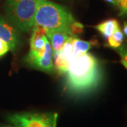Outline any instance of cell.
Listing matches in <instances>:
<instances>
[{"label": "cell", "mask_w": 127, "mask_h": 127, "mask_svg": "<svg viewBox=\"0 0 127 127\" xmlns=\"http://www.w3.org/2000/svg\"><path fill=\"white\" fill-rule=\"evenodd\" d=\"M94 28L104 38L107 39L117 28H120V26L118 21L112 18L98 23L96 26H94Z\"/></svg>", "instance_id": "9"}, {"label": "cell", "mask_w": 127, "mask_h": 127, "mask_svg": "<svg viewBox=\"0 0 127 127\" xmlns=\"http://www.w3.org/2000/svg\"><path fill=\"white\" fill-rule=\"evenodd\" d=\"M41 0H6V18L19 31L29 32L34 26V18Z\"/></svg>", "instance_id": "3"}, {"label": "cell", "mask_w": 127, "mask_h": 127, "mask_svg": "<svg viewBox=\"0 0 127 127\" xmlns=\"http://www.w3.org/2000/svg\"><path fill=\"white\" fill-rule=\"evenodd\" d=\"M18 31L7 18L0 16V40L4 41L12 52H16L20 44Z\"/></svg>", "instance_id": "5"}, {"label": "cell", "mask_w": 127, "mask_h": 127, "mask_svg": "<svg viewBox=\"0 0 127 127\" xmlns=\"http://www.w3.org/2000/svg\"><path fill=\"white\" fill-rule=\"evenodd\" d=\"M9 51V46L5 43L4 41L0 40V57L4 55Z\"/></svg>", "instance_id": "13"}, {"label": "cell", "mask_w": 127, "mask_h": 127, "mask_svg": "<svg viewBox=\"0 0 127 127\" xmlns=\"http://www.w3.org/2000/svg\"><path fill=\"white\" fill-rule=\"evenodd\" d=\"M123 33L127 37V21H125L123 25Z\"/></svg>", "instance_id": "14"}, {"label": "cell", "mask_w": 127, "mask_h": 127, "mask_svg": "<svg viewBox=\"0 0 127 127\" xmlns=\"http://www.w3.org/2000/svg\"><path fill=\"white\" fill-rule=\"evenodd\" d=\"M124 35L121 28H117L113 33L107 38V45L113 49H117L124 42Z\"/></svg>", "instance_id": "11"}, {"label": "cell", "mask_w": 127, "mask_h": 127, "mask_svg": "<svg viewBox=\"0 0 127 127\" xmlns=\"http://www.w3.org/2000/svg\"><path fill=\"white\" fill-rule=\"evenodd\" d=\"M14 127L13 125H11V124H9V125H4V126H1V127Z\"/></svg>", "instance_id": "16"}, {"label": "cell", "mask_w": 127, "mask_h": 127, "mask_svg": "<svg viewBox=\"0 0 127 127\" xmlns=\"http://www.w3.org/2000/svg\"><path fill=\"white\" fill-rule=\"evenodd\" d=\"M34 26L64 31L71 37L80 34L83 30V25L74 19L67 9L48 0L40 1L34 18Z\"/></svg>", "instance_id": "2"}, {"label": "cell", "mask_w": 127, "mask_h": 127, "mask_svg": "<svg viewBox=\"0 0 127 127\" xmlns=\"http://www.w3.org/2000/svg\"><path fill=\"white\" fill-rule=\"evenodd\" d=\"M52 49L48 39L45 45V52L43 55L37 57L28 58L26 57V62L30 66L46 72L52 71L55 68V64L52 59Z\"/></svg>", "instance_id": "6"}, {"label": "cell", "mask_w": 127, "mask_h": 127, "mask_svg": "<svg viewBox=\"0 0 127 127\" xmlns=\"http://www.w3.org/2000/svg\"><path fill=\"white\" fill-rule=\"evenodd\" d=\"M116 50L121 57V63L127 69V41Z\"/></svg>", "instance_id": "12"}, {"label": "cell", "mask_w": 127, "mask_h": 127, "mask_svg": "<svg viewBox=\"0 0 127 127\" xmlns=\"http://www.w3.org/2000/svg\"><path fill=\"white\" fill-rule=\"evenodd\" d=\"M105 1L115 6H117V0H105Z\"/></svg>", "instance_id": "15"}, {"label": "cell", "mask_w": 127, "mask_h": 127, "mask_svg": "<svg viewBox=\"0 0 127 127\" xmlns=\"http://www.w3.org/2000/svg\"><path fill=\"white\" fill-rule=\"evenodd\" d=\"M46 35L50 42L53 55H56L62 49L65 42L70 37L66 31L62 30H46Z\"/></svg>", "instance_id": "8"}, {"label": "cell", "mask_w": 127, "mask_h": 127, "mask_svg": "<svg viewBox=\"0 0 127 127\" xmlns=\"http://www.w3.org/2000/svg\"><path fill=\"white\" fill-rule=\"evenodd\" d=\"M65 73L66 88L76 95L94 91L100 85L102 76L98 59L88 52L74 57Z\"/></svg>", "instance_id": "1"}, {"label": "cell", "mask_w": 127, "mask_h": 127, "mask_svg": "<svg viewBox=\"0 0 127 127\" xmlns=\"http://www.w3.org/2000/svg\"><path fill=\"white\" fill-rule=\"evenodd\" d=\"M30 52L26 56L28 58L37 57L43 55L45 52V45L47 37L46 35V29L40 26H34L32 28Z\"/></svg>", "instance_id": "7"}, {"label": "cell", "mask_w": 127, "mask_h": 127, "mask_svg": "<svg viewBox=\"0 0 127 127\" xmlns=\"http://www.w3.org/2000/svg\"><path fill=\"white\" fill-rule=\"evenodd\" d=\"M57 112H20L10 114L6 119L14 127H57Z\"/></svg>", "instance_id": "4"}, {"label": "cell", "mask_w": 127, "mask_h": 127, "mask_svg": "<svg viewBox=\"0 0 127 127\" xmlns=\"http://www.w3.org/2000/svg\"><path fill=\"white\" fill-rule=\"evenodd\" d=\"M72 45L73 47V52L75 56L88 52L93 47L97 45L95 41H85L78 39L77 37H72Z\"/></svg>", "instance_id": "10"}]
</instances>
